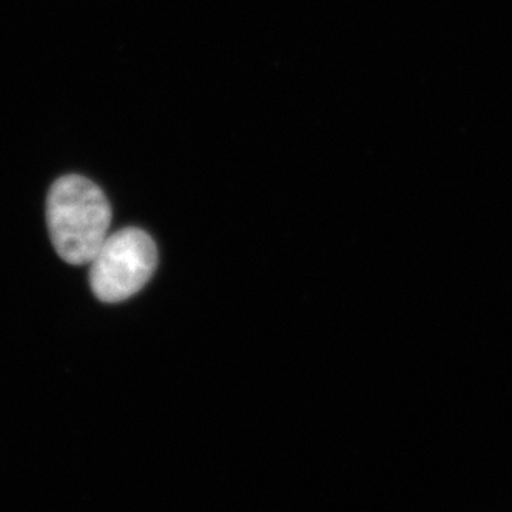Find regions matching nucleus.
Instances as JSON below:
<instances>
[{
  "label": "nucleus",
  "instance_id": "nucleus-1",
  "mask_svg": "<svg viewBox=\"0 0 512 512\" xmlns=\"http://www.w3.org/2000/svg\"><path fill=\"white\" fill-rule=\"evenodd\" d=\"M110 202L89 178L65 175L47 195V227L55 252L70 265H89L110 235Z\"/></svg>",
  "mask_w": 512,
  "mask_h": 512
},
{
  "label": "nucleus",
  "instance_id": "nucleus-2",
  "mask_svg": "<svg viewBox=\"0 0 512 512\" xmlns=\"http://www.w3.org/2000/svg\"><path fill=\"white\" fill-rule=\"evenodd\" d=\"M157 263L152 237L140 228H124L109 235L90 261V286L97 300L120 303L147 285Z\"/></svg>",
  "mask_w": 512,
  "mask_h": 512
}]
</instances>
